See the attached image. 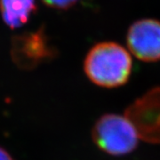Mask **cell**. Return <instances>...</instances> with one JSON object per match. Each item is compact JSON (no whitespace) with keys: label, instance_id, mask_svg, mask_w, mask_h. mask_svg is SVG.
<instances>
[{"label":"cell","instance_id":"cell-8","mask_svg":"<svg viewBox=\"0 0 160 160\" xmlns=\"http://www.w3.org/2000/svg\"><path fill=\"white\" fill-rule=\"evenodd\" d=\"M0 160H14L10 153L2 147H0Z\"/></svg>","mask_w":160,"mask_h":160},{"label":"cell","instance_id":"cell-1","mask_svg":"<svg viewBox=\"0 0 160 160\" xmlns=\"http://www.w3.org/2000/svg\"><path fill=\"white\" fill-rule=\"evenodd\" d=\"M132 69L130 52L112 41L100 42L92 47L84 62L86 77L93 84L105 88L125 85Z\"/></svg>","mask_w":160,"mask_h":160},{"label":"cell","instance_id":"cell-5","mask_svg":"<svg viewBox=\"0 0 160 160\" xmlns=\"http://www.w3.org/2000/svg\"><path fill=\"white\" fill-rule=\"evenodd\" d=\"M128 49L143 62L160 61V22L155 19L138 20L126 34Z\"/></svg>","mask_w":160,"mask_h":160},{"label":"cell","instance_id":"cell-6","mask_svg":"<svg viewBox=\"0 0 160 160\" xmlns=\"http://www.w3.org/2000/svg\"><path fill=\"white\" fill-rule=\"evenodd\" d=\"M37 9L36 0H0L1 17L12 29L27 24Z\"/></svg>","mask_w":160,"mask_h":160},{"label":"cell","instance_id":"cell-2","mask_svg":"<svg viewBox=\"0 0 160 160\" xmlns=\"http://www.w3.org/2000/svg\"><path fill=\"white\" fill-rule=\"evenodd\" d=\"M92 140L102 151L113 156H122L137 147L139 135L131 121L117 114L102 116L94 124Z\"/></svg>","mask_w":160,"mask_h":160},{"label":"cell","instance_id":"cell-3","mask_svg":"<svg viewBox=\"0 0 160 160\" xmlns=\"http://www.w3.org/2000/svg\"><path fill=\"white\" fill-rule=\"evenodd\" d=\"M55 55L56 49L51 46L43 27L37 31L14 36L12 39V59L20 69H35Z\"/></svg>","mask_w":160,"mask_h":160},{"label":"cell","instance_id":"cell-4","mask_svg":"<svg viewBox=\"0 0 160 160\" xmlns=\"http://www.w3.org/2000/svg\"><path fill=\"white\" fill-rule=\"evenodd\" d=\"M126 117L136 129L139 137L160 142V87L145 93L129 107Z\"/></svg>","mask_w":160,"mask_h":160},{"label":"cell","instance_id":"cell-7","mask_svg":"<svg viewBox=\"0 0 160 160\" xmlns=\"http://www.w3.org/2000/svg\"><path fill=\"white\" fill-rule=\"evenodd\" d=\"M46 6L59 9V10H66L72 7L77 4L78 0H42Z\"/></svg>","mask_w":160,"mask_h":160}]
</instances>
